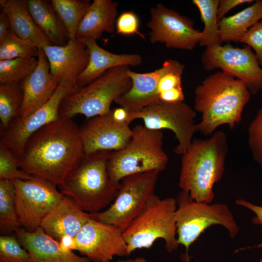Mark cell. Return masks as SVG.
<instances>
[{
    "mask_svg": "<svg viewBox=\"0 0 262 262\" xmlns=\"http://www.w3.org/2000/svg\"><path fill=\"white\" fill-rule=\"evenodd\" d=\"M111 115L113 118L120 123L130 124L128 120L129 112L122 107L111 109Z\"/></svg>",
    "mask_w": 262,
    "mask_h": 262,
    "instance_id": "60d3db41",
    "label": "cell"
},
{
    "mask_svg": "<svg viewBox=\"0 0 262 262\" xmlns=\"http://www.w3.org/2000/svg\"><path fill=\"white\" fill-rule=\"evenodd\" d=\"M140 21L137 15L132 11L122 13L117 18L116 32L122 35H139L145 39V36L139 31Z\"/></svg>",
    "mask_w": 262,
    "mask_h": 262,
    "instance_id": "e575fe53",
    "label": "cell"
},
{
    "mask_svg": "<svg viewBox=\"0 0 262 262\" xmlns=\"http://www.w3.org/2000/svg\"><path fill=\"white\" fill-rule=\"evenodd\" d=\"M252 0H220L217 8L218 21L223 18L225 15L232 8L244 3H251Z\"/></svg>",
    "mask_w": 262,
    "mask_h": 262,
    "instance_id": "74e56055",
    "label": "cell"
},
{
    "mask_svg": "<svg viewBox=\"0 0 262 262\" xmlns=\"http://www.w3.org/2000/svg\"><path fill=\"white\" fill-rule=\"evenodd\" d=\"M50 2L66 29L68 40H74L79 24L91 3L79 0H51Z\"/></svg>",
    "mask_w": 262,
    "mask_h": 262,
    "instance_id": "83f0119b",
    "label": "cell"
},
{
    "mask_svg": "<svg viewBox=\"0 0 262 262\" xmlns=\"http://www.w3.org/2000/svg\"><path fill=\"white\" fill-rule=\"evenodd\" d=\"M164 134L139 125L132 129L131 137L122 149L112 151L107 163L108 175L118 189L124 177L151 171L161 172L168 159L163 150Z\"/></svg>",
    "mask_w": 262,
    "mask_h": 262,
    "instance_id": "5b68a950",
    "label": "cell"
},
{
    "mask_svg": "<svg viewBox=\"0 0 262 262\" xmlns=\"http://www.w3.org/2000/svg\"><path fill=\"white\" fill-rule=\"evenodd\" d=\"M29 11L37 26L54 45L65 46L68 41L66 29L50 0H27Z\"/></svg>",
    "mask_w": 262,
    "mask_h": 262,
    "instance_id": "cb8c5ba5",
    "label": "cell"
},
{
    "mask_svg": "<svg viewBox=\"0 0 262 262\" xmlns=\"http://www.w3.org/2000/svg\"><path fill=\"white\" fill-rule=\"evenodd\" d=\"M51 74L70 94L79 90L77 81L86 69L89 59L88 49L81 38L68 40L65 46L51 45L43 49Z\"/></svg>",
    "mask_w": 262,
    "mask_h": 262,
    "instance_id": "2e32d148",
    "label": "cell"
},
{
    "mask_svg": "<svg viewBox=\"0 0 262 262\" xmlns=\"http://www.w3.org/2000/svg\"><path fill=\"white\" fill-rule=\"evenodd\" d=\"M176 199L177 240L179 245L185 247L186 252L200 235L212 226H223L231 238L239 232L240 228L227 205L196 201L187 192L182 190Z\"/></svg>",
    "mask_w": 262,
    "mask_h": 262,
    "instance_id": "ba28073f",
    "label": "cell"
},
{
    "mask_svg": "<svg viewBox=\"0 0 262 262\" xmlns=\"http://www.w3.org/2000/svg\"><path fill=\"white\" fill-rule=\"evenodd\" d=\"M262 20V0L254 3L231 16L219 21V31L222 42H239L248 29Z\"/></svg>",
    "mask_w": 262,
    "mask_h": 262,
    "instance_id": "d4e9b609",
    "label": "cell"
},
{
    "mask_svg": "<svg viewBox=\"0 0 262 262\" xmlns=\"http://www.w3.org/2000/svg\"><path fill=\"white\" fill-rule=\"evenodd\" d=\"M196 112L187 103L159 101L147 106L138 112H129V122L136 119L143 120L144 125L151 130L168 129L172 131L178 141L174 149L178 155L184 154L197 132L195 119Z\"/></svg>",
    "mask_w": 262,
    "mask_h": 262,
    "instance_id": "30bf717a",
    "label": "cell"
},
{
    "mask_svg": "<svg viewBox=\"0 0 262 262\" xmlns=\"http://www.w3.org/2000/svg\"><path fill=\"white\" fill-rule=\"evenodd\" d=\"M84 154L80 128L72 118L60 117L34 133L17 159L26 173L59 186Z\"/></svg>",
    "mask_w": 262,
    "mask_h": 262,
    "instance_id": "6da1fadb",
    "label": "cell"
},
{
    "mask_svg": "<svg viewBox=\"0 0 262 262\" xmlns=\"http://www.w3.org/2000/svg\"><path fill=\"white\" fill-rule=\"evenodd\" d=\"M38 64L33 71L20 83L23 92V102L20 116H28L45 105L52 98L60 82L52 76L43 49H39Z\"/></svg>",
    "mask_w": 262,
    "mask_h": 262,
    "instance_id": "d6986e66",
    "label": "cell"
},
{
    "mask_svg": "<svg viewBox=\"0 0 262 262\" xmlns=\"http://www.w3.org/2000/svg\"><path fill=\"white\" fill-rule=\"evenodd\" d=\"M21 246L29 254V262H91L64 249L60 243L47 234L39 227L33 231L18 228L15 232Z\"/></svg>",
    "mask_w": 262,
    "mask_h": 262,
    "instance_id": "ffe728a7",
    "label": "cell"
},
{
    "mask_svg": "<svg viewBox=\"0 0 262 262\" xmlns=\"http://www.w3.org/2000/svg\"><path fill=\"white\" fill-rule=\"evenodd\" d=\"M23 102V92L20 82L0 83V129L20 116Z\"/></svg>",
    "mask_w": 262,
    "mask_h": 262,
    "instance_id": "f1b7e54d",
    "label": "cell"
},
{
    "mask_svg": "<svg viewBox=\"0 0 262 262\" xmlns=\"http://www.w3.org/2000/svg\"><path fill=\"white\" fill-rule=\"evenodd\" d=\"M119 4L112 0H94L80 21L76 38H100L104 33H114Z\"/></svg>",
    "mask_w": 262,
    "mask_h": 262,
    "instance_id": "7402d4cb",
    "label": "cell"
},
{
    "mask_svg": "<svg viewBox=\"0 0 262 262\" xmlns=\"http://www.w3.org/2000/svg\"><path fill=\"white\" fill-rule=\"evenodd\" d=\"M39 51L33 43L19 37L12 30L0 42V60L38 57Z\"/></svg>",
    "mask_w": 262,
    "mask_h": 262,
    "instance_id": "4dcf8cb0",
    "label": "cell"
},
{
    "mask_svg": "<svg viewBox=\"0 0 262 262\" xmlns=\"http://www.w3.org/2000/svg\"><path fill=\"white\" fill-rule=\"evenodd\" d=\"M99 150L84 154L58 186L84 212H99L114 200L117 189L109 178L107 163L112 152Z\"/></svg>",
    "mask_w": 262,
    "mask_h": 262,
    "instance_id": "277c9868",
    "label": "cell"
},
{
    "mask_svg": "<svg viewBox=\"0 0 262 262\" xmlns=\"http://www.w3.org/2000/svg\"><path fill=\"white\" fill-rule=\"evenodd\" d=\"M176 198L161 199L154 194L142 212L123 232L128 255L142 248H150L158 239L164 242L168 252L177 249Z\"/></svg>",
    "mask_w": 262,
    "mask_h": 262,
    "instance_id": "52a82bcc",
    "label": "cell"
},
{
    "mask_svg": "<svg viewBox=\"0 0 262 262\" xmlns=\"http://www.w3.org/2000/svg\"><path fill=\"white\" fill-rule=\"evenodd\" d=\"M70 94L60 83L50 99L32 114L13 119L4 130L0 129V143L18 158L29 138L44 126L60 117L59 109L63 98Z\"/></svg>",
    "mask_w": 262,
    "mask_h": 262,
    "instance_id": "9a60e30c",
    "label": "cell"
},
{
    "mask_svg": "<svg viewBox=\"0 0 262 262\" xmlns=\"http://www.w3.org/2000/svg\"><path fill=\"white\" fill-rule=\"evenodd\" d=\"M220 0H193L198 9L204 23L199 45L206 48L222 45L217 17V8Z\"/></svg>",
    "mask_w": 262,
    "mask_h": 262,
    "instance_id": "484cf974",
    "label": "cell"
},
{
    "mask_svg": "<svg viewBox=\"0 0 262 262\" xmlns=\"http://www.w3.org/2000/svg\"><path fill=\"white\" fill-rule=\"evenodd\" d=\"M201 63L207 71L219 68L243 81L251 94L262 89V68L251 48L219 45L206 48Z\"/></svg>",
    "mask_w": 262,
    "mask_h": 262,
    "instance_id": "7c38bea8",
    "label": "cell"
},
{
    "mask_svg": "<svg viewBox=\"0 0 262 262\" xmlns=\"http://www.w3.org/2000/svg\"><path fill=\"white\" fill-rule=\"evenodd\" d=\"M239 42L252 48L260 64H262V20L250 27Z\"/></svg>",
    "mask_w": 262,
    "mask_h": 262,
    "instance_id": "d590c367",
    "label": "cell"
},
{
    "mask_svg": "<svg viewBox=\"0 0 262 262\" xmlns=\"http://www.w3.org/2000/svg\"><path fill=\"white\" fill-rule=\"evenodd\" d=\"M104 262H111L110 261ZM117 262H148L147 261L144 257H140L134 259H131L125 260H119Z\"/></svg>",
    "mask_w": 262,
    "mask_h": 262,
    "instance_id": "b9f144b4",
    "label": "cell"
},
{
    "mask_svg": "<svg viewBox=\"0 0 262 262\" xmlns=\"http://www.w3.org/2000/svg\"><path fill=\"white\" fill-rule=\"evenodd\" d=\"M16 188L13 181L0 180V232L6 235L20 226L16 207Z\"/></svg>",
    "mask_w": 262,
    "mask_h": 262,
    "instance_id": "4316f807",
    "label": "cell"
},
{
    "mask_svg": "<svg viewBox=\"0 0 262 262\" xmlns=\"http://www.w3.org/2000/svg\"><path fill=\"white\" fill-rule=\"evenodd\" d=\"M81 39L88 49L89 59L86 69L78 79L79 89L89 84L112 68L123 66H137L142 63V58L139 54L113 53L99 47L96 40L90 38Z\"/></svg>",
    "mask_w": 262,
    "mask_h": 262,
    "instance_id": "44dd1931",
    "label": "cell"
},
{
    "mask_svg": "<svg viewBox=\"0 0 262 262\" xmlns=\"http://www.w3.org/2000/svg\"><path fill=\"white\" fill-rule=\"evenodd\" d=\"M34 177L22 170L19 168L17 158L9 148L0 143V180H29Z\"/></svg>",
    "mask_w": 262,
    "mask_h": 262,
    "instance_id": "1f68e13d",
    "label": "cell"
},
{
    "mask_svg": "<svg viewBox=\"0 0 262 262\" xmlns=\"http://www.w3.org/2000/svg\"><path fill=\"white\" fill-rule=\"evenodd\" d=\"M38 57L0 60V83L20 82L36 68Z\"/></svg>",
    "mask_w": 262,
    "mask_h": 262,
    "instance_id": "f546056e",
    "label": "cell"
},
{
    "mask_svg": "<svg viewBox=\"0 0 262 262\" xmlns=\"http://www.w3.org/2000/svg\"><path fill=\"white\" fill-rule=\"evenodd\" d=\"M229 151L225 133L215 131L208 138L193 139L182 155L179 186L198 202L211 203L213 188L222 178Z\"/></svg>",
    "mask_w": 262,
    "mask_h": 262,
    "instance_id": "3957f363",
    "label": "cell"
},
{
    "mask_svg": "<svg viewBox=\"0 0 262 262\" xmlns=\"http://www.w3.org/2000/svg\"><path fill=\"white\" fill-rule=\"evenodd\" d=\"M76 250L94 262L110 261L114 256L129 255L123 232L117 227L91 218L73 240Z\"/></svg>",
    "mask_w": 262,
    "mask_h": 262,
    "instance_id": "5bb4252c",
    "label": "cell"
},
{
    "mask_svg": "<svg viewBox=\"0 0 262 262\" xmlns=\"http://www.w3.org/2000/svg\"><path fill=\"white\" fill-rule=\"evenodd\" d=\"M181 260L184 262H190V256H189L188 252H186L185 254H182L181 256Z\"/></svg>",
    "mask_w": 262,
    "mask_h": 262,
    "instance_id": "7bdbcfd3",
    "label": "cell"
},
{
    "mask_svg": "<svg viewBox=\"0 0 262 262\" xmlns=\"http://www.w3.org/2000/svg\"><path fill=\"white\" fill-rule=\"evenodd\" d=\"M251 95L243 81L227 71L206 77L195 89L194 110L201 114L197 132L210 136L224 124L233 129L241 122Z\"/></svg>",
    "mask_w": 262,
    "mask_h": 262,
    "instance_id": "7a4b0ae2",
    "label": "cell"
},
{
    "mask_svg": "<svg viewBox=\"0 0 262 262\" xmlns=\"http://www.w3.org/2000/svg\"><path fill=\"white\" fill-rule=\"evenodd\" d=\"M2 11L9 17L12 31L19 37L32 42L39 49L53 45L34 22L25 0H0Z\"/></svg>",
    "mask_w": 262,
    "mask_h": 262,
    "instance_id": "603a6c76",
    "label": "cell"
},
{
    "mask_svg": "<svg viewBox=\"0 0 262 262\" xmlns=\"http://www.w3.org/2000/svg\"><path fill=\"white\" fill-rule=\"evenodd\" d=\"M158 98L159 101L165 102H182L184 99V94L182 88H175L161 93Z\"/></svg>",
    "mask_w": 262,
    "mask_h": 262,
    "instance_id": "f35d334b",
    "label": "cell"
},
{
    "mask_svg": "<svg viewBox=\"0 0 262 262\" xmlns=\"http://www.w3.org/2000/svg\"><path fill=\"white\" fill-rule=\"evenodd\" d=\"M247 135L253 159L262 168V107L249 125Z\"/></svg>",
    "mask_w": 262,
    "mask_h": 262,
    "instance_id": "836d02e7",
    "label": "cell"
},
{
    "mask_svg": "<svg viewBox=\"0 0 262 262\" xmlns=\"http://www.w3.org/2000/svg\"><path fill=\"white\" fill-rule=\"evenodd\" d=\"M259 262H262V258L260 260Z\"/></svg>",
    "mask_w": 262,
    "mask_h": 262,
    "instance_id": "ee69618b",
    "label": "cell"
},
{
    "mask_svg": "<svg viewBox=\"0 0 262 262\" xmlns=\"http://www.w3.org/2000/svg\"><path fill=\"white\" fill-rule=\"evenodd\" d=\"M159 173L151 171L124 177L119 183L112 203L106 210L92 213V218L113 225L123 232L155 194Z\"/></svg>",
    "mask_w": 262,
    "mask_h": 262,
    "instance_id": "9c48e42d",
    "label": "cell"
},
{
    "mask_svg": "<svg viewBox=\"0 0 262 262\" xmlns=\"http://www.w3.org/2000/svg\"><path fill=\"white\" fill-rule=\"evenodd\" d=\"M13 181L16 188L15 202L20 225L33 231L64 195L57 189L56 185L38 177Z\"/></svg>",
    "mask_w": 262,
    "mask_h": 262,
    "instance_id": "8fae6325",
    "label": "cell"
},
{
    "mask_svg": "<svg viewBox=\"0 0 262 262\" xmlns=\"http://www.w3.org/2000/svg\"><path fill=\"white\" fill-rule=\"evenodd\" d=\"M11 30L9 17L5 12L2 11L0 15V42L2 41Z\"/></svg>",
    "mask_w": 262,
    "mask_h": 262,
    "instance_id": "ab89813d",
    "label": "cell"
},
{
    "mask_svg": "<svg viewBox=\"0 0 262 262\" xmlns=\"http://www.w3.org/2000/svg\"><path fill=\"white\" fill-rule=\"evenodd\" d=\"M129 67L123 66L112 68L89 84L65 97L59 106L60 117L72 118L81 114L90 119L109 113L112 103L131 87Z\"/></svg>",
    "mask_w": 262,
    "mask_h": 262,
    "instance_id": "8992f818",
    "label": "cell"
},
{
    "mask_svg": "<svg viewBox=\"0 0 262 262\" xmlns=\"http://www.w3.org/2000/svg\"><path fill=\"white\" fill-rule=\"evenodd\" d=\"M129 124L115 120L111 113L91 118L80 128L84 154L123 148L132 133Z\"/></svg>",
    "mask_w": 262,
    "mask_h": 262,
    "instance_id": "e0dca14e",
    "label": "cell"
},
{
    "mask_svg": "<svg viewBox=\"0 0 262 262\" xmlns=\"http://www.w3.org/2000/svg\"><path fill=\"white\" fill-rule=\"evenodd\" d=\"M235 203L238 205L244 207L254 213L255 216L252 219V223L254 225H259L262 226V206L254 204L249 201L243 199H238L235 201ZM262 247V242L256 246L248 247L246 248H239L235 250V252L243 250L246 249L252 248H259Z\"/></svg>",
    "mask_w": 262,
    "mask_h": 262,
    "instance_id": "8d00e7d4",
    "label": "cell"
},
{
    "mask_svg": "<svg viewBox=\"0 0 262 262\" xmlns=\"http://www.w3.org/2000/svg\"><path fill=\"white\" fill-rule=\"evenodd\" d=\"M149 41L164 44L167 48L192 50L199 45L201 32L194 27L190 18L162 3L150 10Z\"/></svg>",
    "mask_w": 262,
    "mask_h": 262,
    "instance_id": "4fadbf2b",
    "label": "cell"
},
{
    "mask_svg": "<svg viewBox=\"0 0 262 262\" xmlns=\"http://www.w3.org/2000/svg\"><path fill=\"white\" fill-rule=\"evenodd\" d=\"M92 217V213L83 211L72 198L64 196L43 219L40 227L64 249L71 250L72 240Z\"/></svg>",
    "mask_w": 262,
    "mask_h": 262,
    "instance_id": "ac0fdd59",
    "label": "cell"
},
{
    "mask_svg": "<svg viewBox=\"0 0 262 262\" xmlns=\"http://www.w3.org/2000/svg\"><path fill=\"white\" fill-rule=\"evenodd\" d=\"M0 262H29V254L16 235L0 236Z\"/></svg>",
    "mask_w": 262,
    "mask_h": 262,
    "instance_id": "d6a6232c",
    "label": "cell"
}]
</instances>
